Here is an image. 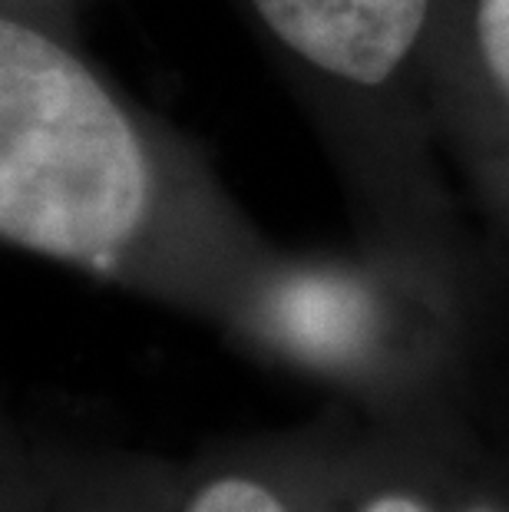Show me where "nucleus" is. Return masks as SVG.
<instances>
[{
	"mask_svg": "<svg viewBox=\"0 0 509 512\" xmlns=\"http://www.w3.org/2000/svg\"><path fill=\"white\" fill-rule=\"evenodd\" d=\"M149 209V162L129 119L50 37L0 27V235L30 252L103 261Z\"/></svg>",
	"mask_w": 509,
	"mask_h": 512,
	"instance_id": "nucleus-1",
	"label": "nucleus"
},
{
	"mask_svg": "<svg viewBox=\"0 0 509 512\" xmlns=\"http://www.w3.org/2000/svg\"><path fill=\"white\" fill-rule=\"evenodd\" d=\"M278 40L318 70L377 86L427 24L430 0H252Z\"/></svg>",
	"mask_w": 509,
	"mask_h": 512,
	"instance_id": "nucleus-2",
	"label": "nucleus"
},
{
	"mask_svg": "<svg viewBox=\"0 0 509 512\" xmlns=\"http://www.w3.org/2000/svg\"><path fill=\"white\" fill-rule=\"evenodd\" d=\"M275 324L314 357H344L364 341L371 311L364 294L334 278H298L275 298Z\"/></svg>",
	"mask_w": 509,
	"mask_h": 512,
	"instance_id": "nucleus-3",
	"label": "nucleus"
},
{
	"mask_svg": "<svg viewBox=\"0 0 509 512\" xmlns=\"http://www.w3.org/2000/svg\"><path fill=\"white\" fill-rule=\"evenodd\" d=\"M476 37L493 80L509 96V0H480L476 10Z\"/></svg>",
	"mask_w": 509,
	"mask_h": 512,
	"instance_id": "nucleus-4",
	"label": "nucleus"
},
{
	"mask_svg": "<svg viewBox=\"0 0 509 512\" xmlns=\"http://www.w3.org/2000/svg\"><path fill=\"white\" fill-rule=\"evenodd\" d=\"M192 512H285L278 499L248 479H219L192 503Z\"/></svg>",
	"mask_w": 509,
	"mask_h": 512,
	"instance_id": "nucleus-5",
	"label": "nucleus"
},
{
	"mask_svg": "<svg viewBox=\"0 0 509 512\" xmlns=\"http://www.w3.org/2000/svg\"><path fill=\"white\" fill-rule=\"evenodd\" d=\"M364 512H424L417 503H410V499L404 496H384L377 499V503H371ZM473 512H483V509H473Z\"/></svg>",
	"mask_w": 509,
	"mask_h": 512,
	"instance_id": "nucleus-6",
	"label": "nucleus"
}]
</instances>
